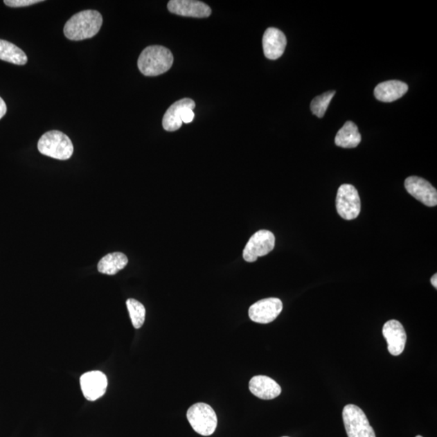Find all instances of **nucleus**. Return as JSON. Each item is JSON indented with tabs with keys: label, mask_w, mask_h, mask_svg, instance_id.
<instances>
[{
	"label": "nucleus",
	"mask_w": 437,
	"mask_h": 437,
	"mask_svg": "<svg viewBox=\"0 0 437 437\" xmlns=\"http://www.w3.org/2000/svg\"><path fill=\"white\" fill-rule=\"evenodd\" d=\"M0 60L16 65H25L28 57L26 53L16 45L0 39Z\"/></svg>",
	"instance_id": "6ab92c4d"
},
{
	"label": "nucleus",
	"mask_w": 437,
	"mask_h": 437,
	"mask_svg": "<svg viewBox=\"0 0 437 437\" xmlns=\"http://www.w3.org/2000/svg\"><path fill=\"white\" fill-rule=\"evenodd\" d=\"M343 419L348 437H376L367 416L357 406L348 404L344 408Z\"/></svg>",
	"instance_id": "39448f33"
},
{
	"label": "nucleus",
	"mask_w": 437,
	"mask_h": 437,
	"mask_svg": "<svg viewBox=\"0 0 437 437\" xmlns=\"http://www.w3.org/2000/svg\"><path fill=\"white\" fill-rule=\"evenodd\" d=\"M276 238L268 230H260L249 238L244 249L243 258L248 262H253L259 257L267 256L275 248Z\"/></svg>",
	"instance_id": "0eeeda50"
},
{
	"label": "nucleus",
	"mask_w": 437,
	"mask_h": 437,
	"mask_svg": "<svg viewBox=\"0 0 437 437\" xmlns=\"http://www.w3.org/2000/svg\"><path fill=\"white\" fill-rule=\"evenodd\" d=\"M282 310V301L271 297L259 301L251 305L249 310V316L254 323L268 324L277 319Z\"/></svg>",
	"instance_id": "6e6552de"
},
{
	"label": "nucleus",
	"mask_w": 437,
	"mask_h": 437,
	"mask_svg": "<svg viewBox=\"0 0 437 437\" xmlns=\"http://www.w3.org/2000/svg\"><path fill=\"white\" fill-rule=\"evenodd\" d=\"M168 9L176 15L186 17L206 18L211 13L208 6L195 0H171L168 3Z\"/></svg>",
	"instance_id": "f8f14e48"
},
{
	"label": "nucleus",
	"mask_w": 437,
	"mask_h": 437,
	"mask_svg": "<svg viewBox=\"0 0 437 437\" xmlns=\"http://www.w3.org/2000/svg\"><path fill=\"white\" fill-rule=\"evenodd\" d=\"M103 19L95 10H85L71 17L64 26V35L71 41H82L98 35Z\"/></svg>",
	"instance_id": "f257e3e1"
},
{
	"label": "nucleus",
	"mask_w": 437,
	"mask_h": 437,
	"mask_svg": "<svg viewBox=\"0 0 437 437\" xmlns=\"http://www.w3.org/2000/svg\"><path fill=\"white\" fill-rule=\"evenodd\" d=\"M362 142V136L357 125L348 121L344 125L335 136L336 145L344 148H357Z\"/></svg>",
	"instance_id": "a211bd4d"
},
{
	"label": "nucleus",
	"mask_w": 437,
	"mask_h": 437,
	"mask_svg": "<svg viewBox=\"0 0 437 437\" xmlns=\"http://www.w3.org/2000/svg\"><path fill=\"white\" fill-rule=\"evenodd\" d=\"M195 103L193 100L184 98L177 100L168 109L163 118V127L167 132H176L180 129L182 125L181 112L182 109L190 108L194 109Z\"/></svg>",
	"instance_id": "2eb2a0df"
},
{
	"label": "nucleus",
	"mask_w": 437,
	"mask_h": 437,
	"mask_svg": "<svg viewBox=\"0 0 437 437\" xmlns=\"http://www.w3.org/2000/svg\"><path fill=\"white\" fill-rule=\"evenodd\" d=\"M335 91H329L312 100L310 105L311 112L318 118H323L328 109L331 100L334 98Z\"/></svg>",
	"instance_id": "412c9836"
},
{
	"label": "nucleus",
	"mask_w": 437,
	"mask_h": 437,
	"mask_svg": "<svg viewBox=\"0 0 437 437\" xmlns=\"http://www.w3.org/2000/svg\"><path fill=\"white\" fill-rule=\"evenodd\" d=\"M80 386L86 400L96 401L107 392V377L100 371L85 373L80 377Z\"/></svg>",
	"instance_id": "9d476101"
},
{
	"label": "nucleus",
	"mask_w": 437,
	"mask_h": 437,
	"mask_svg": "<svg viewBox=\"0 0 437 437\" xmlns=\"http://www.w3.org/2000/svg\"><path fill=\"white\" fill-rule=\"evenodd\" d=\"M174 64L172 52L162 46H151L144 49L138 60V67L146 76H157L166 73Z\"/></svg>",
	"instance_id": "f03ea898"
},
{
	"label": "nucleus",
	"mask_w": 437,
	"mask_h": 437,
	"mask_svg": "<svg viewBox=\"0 0 437 437\" xmlns=\"http://www.w3.org/2000/svg\"><path fill=\"white\" fill-rule=\"evenodd\" d=\"M336 209L344 220H350L358 217L362 203L358 191L353 185L340 186L336 197Z\"/></svg>",
	"instance_id": "423d86ee"
},
{
	"label": "nucleus",
	"mask_w": 437,
	"mask_h": 437,
	"mask_svg": "<svg viewBox=\"0 0 437 437\" xmlns=\"http://www.w3.org/2000/svg\"><path fill=\"white\" fill-rule=\"evenodd\" d=\"M382 333L388 344L389 353L395 357L401 355L405 349L407 334L400 321H388L383 326Z\"/></svg>",
	"instance_id": "9b49d317"
},
{
	"label": "nucleus",
	"mask_w": 437,
	"mask_h": 437,
	"mask_svg": "<svg viewBox=\"0 0 437 437\" xmlns=\"http://www.w3.org/2000/svg\"><path fill=\"white\" fill-rule=\"evenodd\" d=\"M287 46V38L280 30L269 28L264 33L262 46L264 55L271 60H278L285 53Z\"/></svg>",
	"instance_id": "ddd939ff"
},
{
	"label": "nucleus",
	"mask_w": 437,
	"mask_h": 437,
	"mask_svg": "<svg viewBox=\"0 0 437 437\" xmlns=\"http://www.w3.org/2000/svg\"><path fill=\"white\" fill-rule=\"evenodd\" d=\"M186 416L191 427L199 435H213L217 427V416L213 407L206 403L199 402L191 406Z\"/></svg>",
	"instance_id": "20e7f679"
},
{
	"label": "nucleus",
	"mask_w": 437,
	"mask_h": 437,
	"mask_svg": "<svg viewBox=\"0 0 437 437\" xmlns=\"http://www.w3.org/2000/svg\"><path fill=\"white\" fill-rule=\"evenodd\" d=\"M42 2V0H4V3L11 8L27 7Z\"/></svg>",
	"instance_id": "4be33fe9"
},
{
	"label": "nucleus",
	"mask_w": 437,
	"mask_h": 437,
	"mask_svg": "<svg viewBox=\"0 0 437 437\" xmlns=\"http://www.w3.org/2000/svg\"><path fill=\"white\" fill-rule=\"evenodd\" d=\"M195 118V113L193 109L190 108H186L181 110V119L182 123H190L193 121Z\"/></svg>",
	"instance_id": "5701e85b"
},
{
	"label": "nucleus",
	"mask_w": 437,
	"mask_h": 437,
	"mask_svg": "<svg viewBox=\"0 0 437 437\" xmlns=\"http://www.w3.org/2000/svg\"><path fill=\"white\" fill-rule=\"evenodd\" d=\"M416 437H422V436H417Z\"/></svg>",
	"instance_id": "a878e982"
},
{
	"label": "nucleus",
	"mask_w": 437,
	"mask_h": 437,
	"mask_svg": "<svg viewBox=\"0 0 437 437\" xmlns=\"http://www.w3.org/2000/svg\"><path fill=\"white\" fill-rule=\"evenodd\" d=\"M405 187L408 193L427 206H436L437 204V191L429 181L422 177L412 176L407 177Z\"/></svg>",
	"instance_id": "1a4fd4ad"
},
{
	"label": "nucleus",
	"mask_w": 437,
	"mask_h": 437,
	"mask_svg": "<svg viewBox=\"0 0 437 437\" xmlns=\"http://www.w3.org/2000/svg\"><path fill=\"white\" fill-rule=\"evenodd\" d=\"M7 113V105L4 102V100L0 98V119H1L4 115Z\"/></svg>",
	"instance_id": "b1692460"
},
{
	"label": "nucleus",
	"mask_w": 437,
	"mask_h": 437,
	"mask_svg": "<svg viewBox=\"0 0 437 437\" xmlns=\"http://www.w3.org/2000/svg\"><path fill=\"white\" fill-rule=\"evenodd\" d=\"M431 283L432 286H434L435 288L437 287V275H436V274H435V275L431 277Z\"/></svg>",
	"instance_id": "393cba45"
},
{
	"label": "nucleus",
	"mask_w": 437,
	"mask_h": 437,
	"mask_svg": "<svg viewBox=\"0 0 437 437\" xmlns=\"http://www.w3.org/2000/svg\"><path fill=\"white\" fill-rule=\"evenodd\" d=\"M127 307L134 328H141L145 321V307L141 302L132 298L127 301Z\"/></svg>",
	"instance_id": "aec40b11"
},
{
	"label": "nucleus",
	"mask_w": 437,
	"mask_h": 437,
	"mask_svg": "<svg viewBox=\"0 0 437 437\" xmlns=\"http://www.w3.org/2000/svg\"><path fill=\"white\" fill-rule=\"evenodd\" d=\"M408 91V85L400 80H389L379 84L374 89V96L382 102H393L401 98Z\"/></svg>",
	"instance_id": "dca6fc26"
},
{
	"label": "nucleus",
	"mask_w": 437,
	"mask_h": 437,
	"mask_svg": "<svg viewBox=\"0 0 437 437\" xmlns=\"http://www.w3.org/2000/svg\"><path fill=\"white\" fill-rule=\"evenodd\" d=\"M249 388L254 396L263 400H274L281 393L280 386L267 376L253 377L249 382Z\"/></svg>",
	"instance_id": "4468645a"
},
{
	"label": "nucleus",
	"mask_w": 437,
	"mask_h": 437,
	"mask_svg": "<svg viewBox=\"0 0 437 437\" xmlns=\"http://www.w3.org/2000/svg\"><path fill=\"white\" fill-rule=\"evenodd\" d=\"M128 258L121 252L108 253L100 259L98 265V270L105 275L114 276L126 267Z\"/></svg>",
	"instance_id": "f3484780"
},
{
	"label": "nucleus",
	"mask_w": 437,
	"mask_h": 437,
	"mask_svg": "<svg viewBox=\"0 0 437 437\" xmlns=\"http://www.w3.org/2000/svg\"><path fill=\"white\" fill-rule=\"evenodd\" d=\"M38 151L56 160L66 161L73 154L74 147L69 136L59 131L45 133L37 143Z\"/></svg>",
	"instance_id": "7ed1b4c3"
},
{
	"label": "nucleus",
	"mask_w": 437,
	"mask_h": 437,
	"mask_svg": "<svg viewBox=\"0 0 437 437\" xmlns=\"http://www.w3.org/2000/svg\"><path fill=\"white\" fill-rule=\"evenodd\" d=\"M285 437H287V436H285Z\"/></svg>",
	"instance_id": "bb28decb"
}]
</instances>
